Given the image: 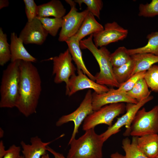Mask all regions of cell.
Here are the masks:
<instances>
[{
    "mask_svg": "<svg viewBox=\"0 0 158 158\" xmlns=\"http://www.w3.org/2000/svg\"><path fill=\"white\" fill-rule=\"evenodd\" d=\"M32 62L20 60L19 97L16 107L28 117L36 112L42 91V82L39 72Z\"/></svg>",
    "mask_w": 158,
    "mask_h": 158,
    "instance_id": "obj_1",
    "label": "cell"
},
{
    "mask_svg": "<svg viewBox=\"0 0 158 158\" xmlns=\"http://www.w3.org/2000/svg\"><path fill=\"white\" fill-rule=\"evenodd\" d=\"M93 34L80 42L81 49H87L97 61L100 71L95 76L97 83L106 86L118 88L119 84L115 77L113 67L110 60L111 53L105 46L99 49L93 42Z\"/></svg>",
    "mask_w": 158,
    "mask_h": 158,
    "instance_id": "obj_2",
    "label": "cell"
},
{
    "mask_svg": "<svg viewBox=\"0 0 158 158\" xmlns=\"http://www.w3.org/2000/svg\"><path fill=\"white\" fill-rule=\"evenodd\" d=\"M104 142L101 134L94 128L85 131L77 139L69 141L70 146L67 158H102V147Z\"/></svg>",
    "mask_w": 158,
    "mask_h": 158,
    "instance_id": "obj_3",
    "label": "cell"
},
{
    "mask_svg": "<svg viewBox=\"0 0 158 158\" xmlns=\"http://www.w3.org/2000/svg\"><path fill=\"white\" fill-rule=\"evenodd\" d=\"M20 61L11 62L3 71L0 88V108L16 107L19 97Z\"/></svg>",
    "mask_w": 158,
    "mask_h": 158,
    "instance_id": "obj_4",
    "label": "cell"
},
{
    "mask_svg": "<svg viewBox=\"0 0 158 158\" xmlns=\"http://www.w3.org/2000/svg\"><path fill=\"white\" fill-rule=\"evenodd\" d=\"M150 134H158V105L147 111L139 109L130 126L129 135L140 137Z\"/></svg>",
    "mask_w": 158,
    "mask_h": 158,
    "instance_id": "obj_5",
    "label": "cell"
},
{
    "mask_svg": "<svg viewBox=\"0 0 158 158\" xmlns=\"http://www.w3.org/2000/svg\"><path fill=\"white\" fill-rule=\"evenodd\" d=\"M124 103L111 104L104 106L88 116L84 121L82 128L83 130L94 128L97 125L105 124L109 127L112 125L114 119L126 110Z\"/></svg>",
    "mask_w": 158,
    "mask_h": 158,
    "instance_id": "obj_6",
    "label": "cell"
},
{
    "mask_svg": "<svg viewBox=\"0 0 158 158\" xmlns=\"http://www.w3.org/2000/svg\"><path fill=\"white\" fill-rule=\"evenodd\" d=\"M65 1L70 5L71 9L68 13L63 17L62 26L58 38L59 42H65L74 36L89 12L87 9L78 12L76 7V3L74 1L66 0Z\"/></svg>",
    "mask_w": 158,
    "mask_h": 158,
    "instance_id": "obj_7",
    "label": "cell"
},
{
    "mask_svg": "<svg viewBox=\"0 0 158 158\" xmlns=\"http://www.w3.org/2000/svg\"><path fill=\"white\" fill-rule=\"evenodd\" d=\"M153 98V96L150 95L136 104L127 103L126 107V113L118 118L114 124L109 127L107 130L101 134L104 142L111 136L119 132L121 128L124 126L126 129L123 133L124 136H129L130 126L137 113L142 107Z\"/></svg>",
    "mask_w": 158,
    "mask_h": 158,
    "instance_id": "obj_8",
    "label": "cell"
},
{
    "mask_svg": "<svg viewBox=\"0 0 158 158\" xmlns=\"http://www.w3.org/2000/svg\"><path fill=\"white\" fill-rule=\"evenodd\" d=\"M92 98V91L89 90L76 109L70 114L62 116L56 122V125L57 127L60 126L69 122H73L74 129L69 141L75 138L76 135L78 133L79 128L82 122L88 116L93 112Z\"/></svg>",
    "mask_w": 158,
    "mask_h": 158,
    "instance_id": "obj_9",
    "label": "cell"
},
{
    "mask_svg": "<svg viewBox=\"0 0 158 158\" xmlns=\"http://www.w3.org/2000/svg\"><path fill=\"white\" fill-rule=\"evenodd\" d=\"M50 59L53 62L52 74L55 75L54 82L56 84L65 82L67 89L70 78L75 74L76 70L72 62L73 59L68 49Z\"/></svg>",
    "mask_w": 158,
    "mask_h": 158,
    "instance_id": "obj_10",
    "label": "cell"
},
{
    "mask_svg": "<svg viewBox=\"0 0 158 158\" xmlns=\"http://www.w3.org/2000/svg\"><path fill=\"white\" fill-rule=\"evenodd\" d=\"M128 30L114 21L106 23L102 31L93 34L94 44L97 47L105 46L111 43L122 41L127 36Z\"/></svg>",
    "mask_w": 158,
    "mask_h": 158,
    "instance_id": "obj_11",
    "label": "cell"
},
{
    "mask_svg": "<svg viewBox=\"0 0 158 158\" xmlns=\"http://www.w3.org/2000/svg\"><path fill=\"white\" fill-rule=\"evenodd\" d=\"M77 75L72 76L69 81L66 95L70 96L78 91L85 89H93L98 94L108 91L109 89L106 86L99 84L90 78L81 70L77 69Z\"/></svg>",
    "mask_w": 158,
    "mask_h": 158,
    "instance_id": "obj_12",
    "label": "cell"
},
{
    "mask_svg": "<svg viewBox=\"0 0 158 158\" xmlns=\"http://www.w3.org/2000/svg\"><path fill=\"white\" fill-rule=\"evenodd\" d=\"M92 106L94 111L109 104L119 103L136 104L138 102L130 97L127 93L114 88L109 89L105 92L98 94L92 93Z\"/></svg>",
    "mask_w": 158,
    "mask_h": 158,
    "instance_id": "obj_13",
    "label": "cell"
},
{
    "mask_svg": "<svg viewBox=\"0 0 158 158\" xmlns=\"http://www.w3.org/2000/svg\"><path fill=\"white\" fill-rule=\"evenodd\" d=\"M49 33L36 17L32 21L27 22L20 32L19 37L25 44H42Z\"/></svg>",
    "mask_w": 158,
    "mask_h": 158,
    "instance_id": "obj_14",
    "label": "cell"
},
{
    "mask_svg": "<svg viewBox=\"0 0 158 158\" xmlns=\"http://www.w3.org/2000/svg\"><path fill=\"white\" fill-rule=\"evenodd\" d=\"M30 142V144L23 141L20 142L24 158H41L47 154V147L51 142H44L37 136L31 138Z\"/></svg>",
    "mask_w": 158,
    "mask_h": 158,
    "instance_id": "obj_15",
    "label": "cell"
},
{
    "mask_svg": "<svg viewBox=\"0 0 158 158\" xmlns=\"http://www.w3.org/2000/svg\"><path fill=\"white\" fill-rule=\"evenodd\" d=\"M10 49L11 52V62L22 60L36 62L37 59L32 56L25 49L22 40L18 37L14 32L11 35Z\"/></svg>",
    "mask_w": 158,
    "mask_h": 158,
    "instance_id": "obj_16",
    "label": "cell"
},
{
    "mask_svg": "<svg viewBox=\"0 0 158 158\" xmlns=\"http://www.w3.org/2000/svg\"><path fill=\"white\" fill-rule=\"evenodd\" d=\"M65 42L68 45V49L73 60L77 66V69L81 70L90 78L95 81V76L88 70L83 61L80 45V42L73 36Z\"/></svg>",
    "mask_w": 158,
    "mask_h": 158,
    "instance_id": "obj_17",
    "label": "cell"
},
{
    "mask_svg": "<svg viewBox=\"0 0 158 158\" xmlns=\"http://www.w3.org/2000/svg\"><path fill=\"white\" fill-rule=\"evenodd\" d=\"M138 147L148 158L158 156V134H150L137 137Z\"/></svg>",
    "mask_w": 158,
    "mask_h": 158,
    "instance_id": "obj_18",
    "label": "cell"
},
{
    "mask_svg": "<svg viewBox=\"0 0 158 158\" xmlns=\"http://www.w3.org/2000/svg\"><path fill=\"white\" fill-rule=\"evenodd\" d=\"M66 13V9L61 2L59 0H52L38 6L37 17L62 18Z\"/></svg>",
    "mask_w": 158,
    "mask_h": 158,
    "instance_id": "obj_19",
    "label": "cell"
},
{
    "mask_svg": "<svg viewBox=\"0 0 158 158\" xmlns=\"http://www.w3.org/2000/svg\"><path fill=\"white\" fill-rule=\"evenodd\" d=\"M104 27L96 20L95 16L89 12L79 29L74 36L80 42L85 36L99 32Z\"/></svg>",
    "mask_w": 158,
    "mask_h": 158,
    "instance_id": "obj_20",
    "label": "cell"
},
{
    "mask_svg": "<svg viewBox=\"0 0 158 158\" xmlns=\"http://www.w3.org/2000/svg\"><path fill=\"white\" fill-rule=\"evenodd\" d=\"M134 62L132 75L135 73L147 71L155 63H158V56L151 53H143L131 55Z\"/></svg>",
    "mask_w": 158,
    "mask_h": 158,
    "instance_id": "obj_21",
    "label": "cell"
},
{
    "mask_svg": "<svg viewBox=\"0 0 158 158\" xmlns=\"http://www.w3.org/2000/svg\"><path fill=\"white\" fill-rule=\"evenodd\" d=\"M148 42L145 46L137 48L128 49L130 55L143 53H151L158 56V32H152L147 36Z\"/></svg>",
    "mask_w": 158,
    "mask_h": 158,
    "instance_id": "obj_22",
    "label": "cell"
},
{
    "mask_svg": "<svg viewBox=\"0 0 158 158\" xmlns=\"http://www.w3.org/2000/svg\"><path fill=\"white\" fill-rule=\"evenodd\" d=\"M137 138V137H133L131 142L128 137L123 140L122 147L125 153V158H148L138 147Z\"/></svg>",
    "mask_w": 158,
    "mask_h": 158,
    "instance_id": "obj_23",
    "label": "cell"
},
{
    "mask_svg": "<svg viewBox=\"0 0 158 158\" xmlns=\"http://www.w3.org/2000/svg\"><path fill=\"white\" fill-rule=\"evenodd\" d=\"M134 67V62L131 58L126 64L117 67H113L115 78L120 85L131 76Z\"/></svg>",
    "mask_w": 158,
    "mask_h": 158,
    "instance_id": "obj_24",
    "label": "cell"
},
{
    "mask_svg": "<svg viewBox=\"0 0 158 158\" xmlns=\"http://www.w3.org/2000/svg\"><path fill=\"white\" fill-rule=\"evenodd\" d=\"M148 87L144 78H142L139 80L127 93L131 97L139 102L150 96L151 91L149 90Z\"/></svg>",
    "mask_w": 158,
    "mask_h": 158,
    "instance_id": "obj_25",
    "label": "cell"
},
{
    "mask_svg": "<svg viewBox=\"0 0 158 158\" xmlns=\"http://www.w3.org/2000/svg\"><path fill=\"white\" fill-rule=\"evenodd\" d=\"M127 49L122 46L118 48L110 55V60L113 67L121 66L130 61L131 59Z\"/></svg>",
    "mask_w": 158,
    "mask_h": 158,
    "instance_id": "obj_26",
    "label": "cell"
},
{
    "mask_svg": "<svg viewBox=\"0 0 158 158\" xmlns=\"http://www.w3.org/2000/svg\"><path fill=\"white\" fill-rule=\"evenodd\" d=\"M36 18L40 21L48 33L52 36H56L59 29L62 27L63 18H50L48 17H38Z\"/></svg>",
    "mask_w": 158,
    "mask_h": 158,
    "instance_id": "obj_27",
    "label": "cell"
},
{
    "mask_svg": "<svg viewBox=\"0 0 158 158\" xmlns=\"http://www.w3.org/2000/svg\"><path fill=\"white\" fill-rule=\"evenodd\" d=\"M10 45L7 42V36L0 28V65L4 66L11 59Z\"/></svg>",
    "mask_w": 158,
    "mask_h": 158,
    "instance_id": "obj_28",
    "label": "cell"
},
{
    "mask_svg": "<svg viewBox=\"0 0 158 158\" xmlns=\"http://www.w3.org/2000/svg\"><path fill=\"white\" fill-rule=\"evenodd\" d=\"M144 78L151 90L158 92V65L154 64L147 71Z\"/></svg>",
    "mask_w": 158,
    "mask_h": 158,
    "instance_id": "obj_29",
    "label": "cell"
},
{
    "mask_svg": "<svg viewBox=\"0 0 158 158\" xmlns=\"http://www.w3.org/2000/svg\"><path fill=\"white\" fill-rule=\"evenodd\" d=\"M140 16L153 17L158 15V0H152L146 4H140L139 7Z\"/></svg>",
    "mask_w": 158,
    "mask_h": 158,
    "instance_id": "obj_30",
    "label": "cell"
},
{
    "mask_svg": "<svg viewBox=\"0 0 158 158\" xmlns=\"http://www.w3.org/2000/svg\"><path fill=\"white\" fill-rule=\"evenodd\" d=\"M74 1L78 3L81 8V5L83 3L87 6V9L89 12L100 19V11L103 7V3L101 0H75Z\"/></svg>",
    "mask_w": 158,
    "mask_h": 158,
    "instance_id": "obj_31",
    "label": "cell"
},
{
    "mask_svg": "<svg viewBox=\"0 0 158 158\" xmlns=\"http://www.w3.org/2000/svg\"><path fill=\"white\" fill-rule=\"evenodd\" d=\"M146 71L135 73L126 81L120 85L117 89L119 91L127 93L132 89L139 80L144 78Z\"/></svg>",
    "mask_w": 158,
    "mask_h": 158,
    "instance_id": "obj_32",
    "label": "cell"
},
{
    "mask_svg": "<svg viewBox=\"0 0 158 158\" xmlns=\"http://www.w3.org/2000/svg\"><path fill=\"white\" fill-rule=\"evenodd\" d=\"M23 2L28 21L31 22L37 17L38 6L34 0H24Z\"/></svg>",
    "mask_w": 158,
    "mask_h": 158,
    "instance_id": "obj_33",
    "label": "cell"
},
{
    "mask_svg": "<svg viewBox=\"0 0 158 158\" xmlns=\"http://www.w3.org/2000/svg\"><path fill=\"white\" fill-rule=\"evenodd\" d=\"M7 150L3 158H20L21 149L20 147L13 145Z\"/></svg>",
    "mask_w": 158,
    "mask_h": 158,
    "instance_id": "obj_34",
    "label": "cell"
},
{
    "mask_svg": "<svg viewBox=\"0 0 158 158\" xmlns=\"http://www.w3.org/2000/svg\"><path fill=\"white\" fill-rule=\"evenodd\" d=\"M47 150L53 155L54 158H67L62 154L56 152L48 146L47 147Z\"/></svg>",
    "mask_w": 158,
    "mask_h": 158,
    "instance_id": "obj_35",
    "label": "cell"
},
{
    "mask_svg": "<svg viewBox=\"0 0 158 158\" xmlns=\"http://www.w3.org/2000/svg\"><path fill=\"white\" fill-rule=\"evenodd\" d=\"M5 149L4 142L2 140L0 142V158H3L7 152Z\"/></svg>",
    "mask_w": 158,
    "mask_h": 158,
    "instance_id": "obj_36",
    "label": "cell"
},
{
    "mask_svg": "<svg viewBox=\"0 0 158 158\" xmlns=\"http://www.w3.org/2000/svg\"><path fill=\"white\" fill-rule=\"evenodd\" d=\"M9 4V2L8 0H0V9L3 8L7 7Z\"/></svg>",
    "mask_w": 158,
    "mask_h": 158,
    "instance_id": "obj_37",
    "label": "cell"
},
{
    "mask_svg": "<svg viewBox=\"0 0 158 158\" xmlns=\"http://www.w3.org/2000/svg\"><path fill=\"white\" fill-rule=\"evenodd\" d=\"M111 158H125V156L123 155L118 152L111 154L110 155Z\"/></svg>",
    "mask_w": 158,
    "mask_h": 158,
    "instance_id": "obj_38",
    "label": "cell"
},
{
    "mask_svg": "<svg viewBox=\"0 0 158 158\" xmlns=\"http://www.w3.org/2000/svg\"><path fill=\"white\" fill-rule=\"evenodd\" d=\"M4 131L2 128H0V138H1L3 137L4 135Z\"/></svg>",
    "mask_w": 158,
    "mask_h": 158,
    "instance_id": "obj_39",
    "label": "cell"
},
{
    "mask_svg": "<svg viewBox=\"0 0 158 158\" xmlns=\"http://www.w3.org/2000/svg\"><path fill=\"white\" fill-rule=\"evenodd\" d=\"M41 158H50L49 154H46L44 155H43Z\"/></svg>",
    "mask_w": 158,
    "mask_h": 158,
    "instance_id": "obj_40",
    "label": "cell"
},
{
    "mask_svg": "<svg viewBox=\"0 0 158 158\" xmlns=\"http://www.w3.org/2000/svg\"><path fill=\"white\" fill-rule=\"evenodd\" d=\"M20 158H24L23 156H21Z\"/></svg>",
    "mask_w": 158,
    "mask_h": 158,
    "instance_id": "obj_41",
    "label": "cell"
},
{
    "mask_svg": "<svg viewBox=\"0 0 158 158\" xmlns=\"http://www.w3.org/2000/svg\"><path fill=\"white\" fill-rule=\"evenodd\" d=\"M155 158H158V156H157Z\"/></svg>",
    "mask_w": 158,
    "mask_h": 158,
    "instance_id": "obj_42",
    "label": "cell"
}]
</instances>
